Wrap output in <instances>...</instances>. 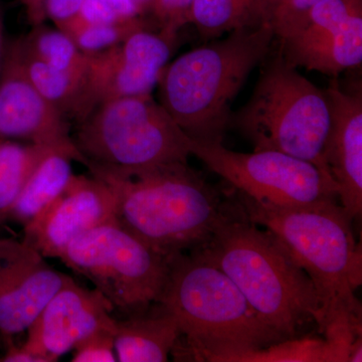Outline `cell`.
I'll use <instances>...</instances> for the list:
<instances>
[{"label": "cell", "mask_w": 362, "mask_h": 362, "mask_svg": "<svg viewBox=\"0 0 362 362\" xmlns=\"http://www.w3.org/2000/svg\"><path fill=\"white\" fill-rule=\"evenodd\" d=\"M85 166L110 188L117 223L166 257L202 247L226 211L216 190L187 163Z\"/></svg>", "instance_id": "obj_1"}, {"label": "cell", "mask_w": 362, "mask_h": 362, "mask_svg": "<svg viewBox=\"0 0 362 362\" xmlns=\"http://www.w3.org/2000/svg\"><path fill=\"white\" fill-rule=\"evenodd\" d=\"M247 218L262 226L310 279L322 304L323 326H361L356 296L362 283L361 247L349 214L337 201L283 207L255 201L238 192Z\"/></svg>", "instance_id": "obj_2"}, {"label": "cell", "mask_w": 362, "mask_h": 362, "mask_svg": "<svg viewBox=\"0 0 362 362\" xmlns=\"http://www.w3.org/2000/svg\"><path fill=\"white\" fill-rule=\"evenodd\" d=\"M226 209L209 239L194 251L225 272L259 318L282 339L307 324L323 326L322 304L310 279L275 239L247 218Z\"/></svg>", "instance_id": "obj_3"}, {"label": "cell", "mask_w": 362, "mask_h": 362, "mask_svg": "<svg viewBox=\"0 0 362 362\" xmlns=\"http://www.w3.org/2000/svg\"><path fill=\"white\" fill-rule=\"evenodd\" d=\"M275 40L273 26L245 28L185 52L162 71L159 103L188 137L223 142L233 102Z\"/></svg>", "instance_id": "obj_4"}, {"label": "cell", "mask_w": 362, "mask_h": 362, "mask_svg": "<svg viewBox=\"0 0 362 362\" xmlns=\"http://www.w3.org/2000/svg\"><path fill=\"white\" fill-rule=\"evenodd\" d=\"M175 317L197 361L228 362L235 354L282 341L230 278L201 252L169 257V274L159 303Z\"/></svg>", "instance_id": "obj_5"}, {"label": "cell", "mask_w": 362, "mask_h": 362, "mask_svg": "<svg viewBox=\"0 0 362 362\" xmlns=\"http://www.w3.org/2000/svg\"><path fill=\"white\" fill-rule=\"evenodd\" d=\"M262 65L251 98L233 112L228 129L239 131L254 151L282 152L310 162L331 176L324 159L330 126L325 90L289 65L279 49Z\"/></svg>", "instance_id": "obj_6"}, {"label": "cell", "mask_w": 362, "mask_h": 362, "mask_svg": "<svg viewBox=\"0 0 362 362\" xmlns=\"http://www.w3.org/2000/svg\"><path fill=\"white\" fill-rule=\"evenodd\" d=\"M74 142L86 163L132 169L187 163L189 137L151 94L118 98L76 123Z\"/></svg>", "instance_id": "obj_7"}, {"label": "cell", "mask_w": 362, "mask_h": 362, "mask_svg": "<svg viewBox=\"0 0 362 362\" xmlns=\"http://www.w3.org/2000/svg\"><path fill=\"white\" fill-rule=\"evenodd\" d=\"M59 259L84 276L126 317L158 304L169 274V257L156 251L117 221L80 235Z\"/></svg>", "instance_id": "obj_8"}, {"label": "cell", "mask_w": 362, "mask_h": 362, "mask_svg": "<svg viewBox=\"0 0 362 362\" xmlns=\"http://www.w3.org/2000/svg\"><path fill=\"white\" fill-rule=\"evenodd\" d=\"M189 150L192 156L201 159L237 192L255 201L283 207L338 201L332 176L310 162L282 152L261 150L243 153L226 148L223 142L192 138Z\"/></svg>", "instance_id": "obj_9"}, {"label": "cell", "mask_w": 362, "mask_h": 362, "mask_svg": "<svg viewBox=\"0 0 362 362\" xmlns=\"http://www.w3.org/2000/svg\"><path fill=\"white\" fill-rule=\"evenodd\" d=\"M278 40L289 65L337 78L362 64V0H322Z\"/></svg>", "instance_id": "obj_10"}, {"label": "cell", "mask_w": 362, "mask_h": 362, "mask_svg": "<svg viewBox=\"0 0 362 362\" xmlns=\"http://www.w3.org/2000/svg\"><path fill=\"white\" fill-rule=\"evenodd\" d=\"M173 42V37L144 28L106 51L87 54L82 99L75 122L104 102L151 94L170 58Z\"/></svg>", "instance_id": "obj_11"}, {"label": "cell", "mask_w": 362, "mask_h": 362, "mask_svg": "<svg viewBox=\"0 0 362 362\" xmlns=\"http://www.w3.org/2000/svg\"><path fill=\"white\" fill-rule=\"evenodd\" d=\"M0 139L66 150L86 164L68 120L32 84L23 68L20 40L6 42L0 71Z\"/></svg>", "instance_id": "obj_12"}, {"label": "cell", "mask_w": 362, "mask_h": 362, "mask_svg": "<svg viewBox=\"0 0 362 362\" xmlns=\"http://www.w3.org/2000/svg\"><path fill=\"white\" fill-rule=\"evenodd\" d=\"M68 278L25 240L0 238V335L4 341L28 330Z\"/></svg>", "instance_id": "obj_13"}, {"label": "cell", "mask_w": 362, "mask_h": 362, "mask_svg": "<svg viewBox=\"0 0 362 362\" xmlns=\"http://www.w3.org/2000/svg\"><path fill=\"white\" fill-rule=\"evenodd\" d=\"M116 221L110 188L94 176L75 175L39 216L23 226V240L45 258H59L80 235Z\"/></svg>", "instance_id": "obj_14"}, {"label": "cell", "mask_w": 362, "mask_h": 362, "mask_svg": "<svg viewBox=\"0 0 362 362\" xmlns=\"http://www.w3.org/2000/svg\"><path fill=\"white\" fill-rule=\"evenodd\" d=\"M113 311L102 293L83 288L69 276L26 330L21 345L44 362L58 361L95 331L115 324Z\"/></svg>", "instance_id": "obj_15"}, {"label": "cell", "mask_w": 362, "mask_h": 362, "mask_svg": "<svg viewBox=\"0 0 362 362\" xmlns=\"http://www.w3.org/2000/svg\"><path fill=\"white\" fill-rule=\"evenodd\" d=\"M330 107V126L324 159L337 185L338 199L350 218L362 211V90H343L337 78L324 90Z\"/></svg>", "instance_id": "obj_16"}, {"label": "cell", "mask_w": 362, "mask_h": 362, "mask_svg": "<svg viewBox=\"0 0 362 362\" xmlns=\"http://www.w3.org/2000/svg\"><path fill=\"white\" fill-rule=\"evenodd\" d=\"M148 311L116 321L117 361L164 362L168 361L181 337L175 316L163 310Z\"/></svg>", "instance_id": "obj_17"}, {"label": "cell", "mask_w": 362, "mask_h": 362, "mask_svg": "<svg viewBox=\"0 0 362 362\" xmlns=\"http://www.w3.org/2000/svg\"><path fill=\"white\" fill-rule=\"evenodd\" d=\"M282 0H194L189 23L204 42L233 30L273 26Z\"/></svg>", "instance_id": "obj_18"}, {"label": "cell", "mask_w": 362, "mask_h": 362, "mask_svg": "<svg viewBox=\"0 0 362 362\" xmlns=\"http://www.w3.org/2000/svg\"><path fill=\"white\" fill-rule=\"evenodd\" d=\"M74 160L78 161L77 157L66 150L49 152L26 181L4 221H13L25 226L39 216L70 182Z\"/></svg>", "instance_id": "obj_19"}, {"label": "cell", "mask_w": 362, "mask_h": 362, "mask_svg": "<svg viewBox=\"0 0 362 362\" xmlns=\"http://www.w3.org/2000/svg\"><path fill=\"white\" fill-rule=\"evenodd\" d=\"M21 59L28 78L40 95L66 120H77L84 76L57 70L26 51L20 37Z\"/></svg>", "instance_id": "obj_20"}, {"label": "cell", "mask_w": 362, "mask_h": 362, "mask_svg": "<svg viewBox=\"0 0 362 362\" xmlns=\"http://www.w3.org/2000/svg\"><path fill=\"white\" fill-rule=\"evenodd\" d=\"M56 149L58 148L0 139V223L4 221L7 211L13 206L40 162Z\"/></svg>", "instance_id": "obj_21"}, {"label": "cell", "mask_w": 362, "mask_h": 362, "mask_svg": "<svg viewBox=\"0 0 362 362\" xmlns=\"http://www.w3.org/2000/svg\"><path fill=\"white\" fill-rule=\"evenodd\" d=\"M26 51L57 70L84 76L88 56L78 49L74 40L59 28L35 25L32 32L21 37Z\"/></svg>", "instance_id": "obj_22"}, {"label": "cell", "mask_w": 362, "mask_h": 362, "mask_svg": "<svg viewBox=\"0 0 362 362\" xmlns=\"http://www.w3.org/2000/svg\"><path fill=\"white\" fill-rule=\"evenodd\" d=\"M57 28L66 33L80 51L95 54L121 44L136 30L146 28V25L138 16L115 23H88L77 14Z\"/></svg>", "instance_id": "obj_23"}, {"label": "cell", "mask_w": 362, "mask_h": 362, "mask_svg": "<svg viewBox=\"0 0 362 362\" xmlns=\"http://www.w3.org/2000/svg\"><path fill=\"white\" fill-rule=\"evenodd\" d=\"M228 362H337L325 338L294 337L235 354Z\"/></svg>", "instance_id": "obj_24"}, {"label": "cell", "mask_w": 362, "mask_h": 362, "mask_svg": "<svg viewBox=\"0 0 362 362\" xmlns=\"http://www.w3.org/2000/svg\"><path fill=\"white\" fill-rule=\"evenodd\" d=\"M117 321V320H116ZM116 322L93 332L74 349L73 362H115Z\"/></svg>", "instance_id": "obj_25"}, {"label": "cell", "mask_w": 362, "mask_h": 362, "mask_svg": "<svg viewBox=\"0 0 362 362\" xmlns=\"http://www.w3.org/2000/svg\"><path fill=\"white\" fill-rule=\"evenodd\" d=\"M33 25L45 20L59 26L77 16L83 0H20Z\"/></svg>", "instance_id": "obj_26"}, {"label": "cell", "mask_w": 362, "mask_h": 362, "mask_svg": "<svg viewBox=\"0 0 362 362\" xmlns=\"http://www.w3.org/2000/svg\"><path fill=\"white\" fill-rule=\"evenodd\" d=\"M194 0H153L152 11L160 23L161 32L175 39L180 28L189 23Z\"/></svg>", "instance_id": "obj_27"}, {"label": "cell", "mask_w": 362, "mask_h": 362, "mask_svg": "<svg viewBox=\"0 0 362 362\" xmlns=\"http://www.w3.org/2000/svg\"><path fill=\"white\" fill-rule=\"evenodd\" d=\"M320 1L322 0H282L273 23L276 39L296 28L312 7Z\"/></svg>", "instance_id": "obj_28"}, {"label": "cell", "mask_w": 362, "mask_h": 362, "mask_svg": "<svg viewBox=\"0 0 362 362\" xmlns=\"http://www.w3.org/2000/svg\"><path fill=\"white\" fill-rule=\"evenodd\" d=\"M78 16L88 23H110L126 18L103 0H83Z\"/></svg>", "instance_id": "obj_29"}, {"label": "cell", "mask_w": 362, "mask_h": 362, "mask_svg": "<svg viewBox=\"0 0 362 362\" xmlns=\"http://www.w3.org/2000/svg\"><path fill=\"white\" fill-rule=\"evenodd\" d=\"M123 18L137 16L141 8L133 0H103Z\"/></svg>", "instance_id": "obj_30"}, {"label": "cell", "mask_w": 362, "mask_h": 362, "mask_svg": "<svg viewBox=\"0 0 362 362\" xmlns=\"http://www.w3.org/2000/svg\"><path fill=\"white\" fill-rule=\"evenodd\" d=\"M362 361V342L361 337H357L356 341L352 343L349 350V362Z\"/></svg>", "instance_id": "obj_31"}, {"label": "cell", "mask_w": 362, "mask_h": 362, "mask_svg": "<svg viewBox=\"0 0 362 362\" xmlns=\"http://www.w3.org/2000/svg\"><path fill=\"white\" fill-rule=\"evenodd\" d=\"M6 42V37H4V16H2L1 8H0V71H1L2 64H4Z\"/></svg>", "instance_id": "obj_32"}]
</instances>
